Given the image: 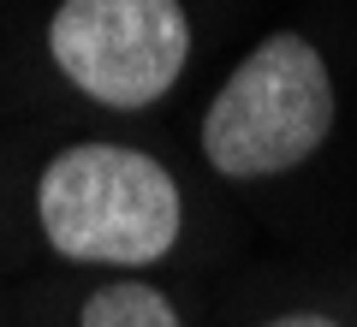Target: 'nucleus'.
<instances>
[{
  "mask_svg": "<svg viewBox=\"0 0 357 327\" xmlns=\"http://www.w3.org/2000/svg\"><path fill=\"white\" fill-rule=\"evenodd\" d=\"M340 96L321 48L298 30L262 36L203 114V161L232 185H262L304 167L333 137Z\"/></svg>",
  "mask_w": 357,
  "mask_h": 327,
  "instance_id": "f03ea898",
  "label": "nucleus"
},
{
  "mask_svg": "<svg viewBox=\"0 0 357 327\" xmlns=\"http://www.w3.org/2000/svg\"><path fill=\"white\" fill-rule=\"evenodd\" d=\"M48 60L84 101L143 114L191 66V13L185 0H60Z\"/></svg>",
  "mask_w": 357,
  "mask_h": 327,
  "instance_id": "7ed1b4c3",
  "label": "nucleus"
},
{
  "mask_svg": "<svg viewBox=\"0 0 357 327\" xmlns=\"http://www.w3.org/2000/svg\"><path fill=\"white\" fill-rule=\"evenodd\" d=\"M36 227L60 262L137 274L173 256L185 232L178 178L131 143H66L36 173Z\"/></svg>",
  "mask_w": 357,
  "mask_h": 327,
  "instance_id": "f257e3e1",
  "label": "nucleus"
},
{
  "mask_svg": "<svg viewBox=\"0 0 357 327\" xmlns=\"http://www.w3.org/2000/svg\"><path fill=\"white\" fill-rule=\"evenodd\" d=\"M262 327H345V321L328 315V310H286V315H274V321H262Z\"/></svg>",
  "mask_w": 357,
  "mask_h": 327,
  "instance_id": "39448f33",
  "label": "nucleus"
},
{
  "mask_svg": "<svg viewBox=\"0 0 357 327\" xmlns=\"http://www.w3.org/2000/svg\"><path fill=\"white\" fill-rule=\"evenodd\" d=\"M77 327H185V315L161 286H149L137 274H119V280H102L84 298Z\"/></svg>",
  "mask_w": 357,
  "mask_h": 327,
  "instance_id": "20e7f679",
  "label": "nucleus"
}]
</instances>
